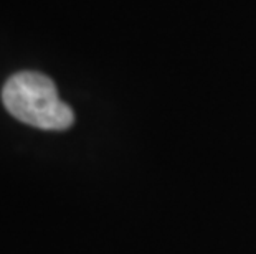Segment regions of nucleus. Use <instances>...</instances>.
<instances>
[{
	"label": "nucleus",
	"instance_id": "nucleus-1",
	"mask_svg": "<svg viewBox=\"0 0 256 254\" xmlns=\"http://www.w3.org/2000/svg\"><path fill=\"white\" fill-rule=\"evenodd\" d=\"M2 101L15 119L36 129L64 131L74 122L72 107L60 99L55 83L36 71L10 76L2 89Z\"/></svg>",
	"mask_w": 256,
	"mask_h": 254
}]
</instances>
